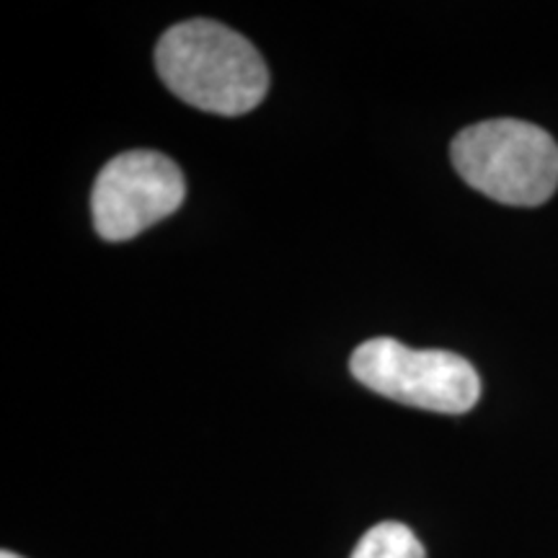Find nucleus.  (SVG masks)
Here are the masks:
<instances>
[{
  "mask_svg": "<svg viewBox=\"0 0 558 558\" xmlns=\"http://www.w3.org/2000/svg\"><path fill=\"white\" fill-rule=\"evenodd\" d=\"M156 68L181 101L209 114H246L269 88L259 50L239 32L207 19L171 26L156 47Z\"/></svg>",
  "mask_w": 558,
  "mask_h": 558,
  "instance_id": "f257e3e1",
  "label": "nucleus"
},
{
  "mask_svg": "<svg viewBox=\"0 0 558 558\" xmlns=\"http://www.w3.org/2000/svg\"><path fill=\"white\" fill-rule=\"evenodd\" d=\"M450 153L460 179L501 205H543L558 186L556 140L530 122H478L452 140Z\"/></svg>",
  "mask_w": 558,
  "mask_h": 558,
  "instance_id": "f03ea898",
  "label": "nucleus"
},
{
  "mask_svg": "<svg viewBox=\"0 0 558 558\" xmlns=\"http://www.w3.org/2000/svg\"><path fill=\"white\" fill-rule=\"evenodd\" d=\"M349 369L386 399L439 414H465L481 396V378L465 357L445 349H411L388 337L354 349Z\"/></svg>",
  "mask_w": 558,
  "mask_h": 558,
  "instance_id": "7ed1b4c3",
  "label": "nucleus"
},
{
  "mask_svg": "<svg viewBox=\"0 0 558 558\" xmlns=\"http://www.w3.org/2000/svg\"><path fill=\"white\" fill-rule=\"evenodd\" d=\"M181 169L156 150L120 153L104 166L94 184V226L104 241H130L184 202Z\"/></svg>",
  "mask_w": 558,
  "mask_h": 558,
  "instance_id": "20e7f679",
  "label": "nucleus"
},
{
  "mask_svg": "<svg viewBox=\"0 0 558 558\" xmlns=\"http://www.w3.org/2000/svg\"><path fill=\"white\" fill-rule=\"evenodd\" d=\"M349 558H427L422 541L401 522H380L369 527Z\"/></svg>",
  "mask_w": 558,
  "mask_h": 558,
  "instance_id": "39448f33",
  "label": "nucleus"
},
{
  "mask_svg": "<svg viewBox=\"0 0 558 558\" xmlns=\"http://www.w3.org/2000/svg\"><path fill=\"white\" fill-rule=\"evenodd\" d=\"M0 558H21V556H16V554H11V550H3V554H0Z\"/></svg>",
  "mask_w": 558,
  "mask_h": 558,
  "instance_id": "423d86ee",
  "label": "nucleus"
}]
</instances>
